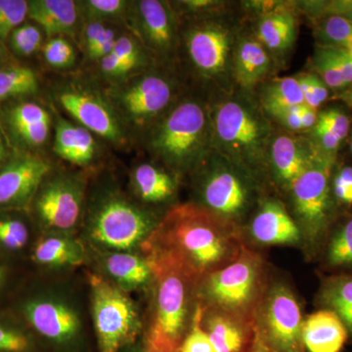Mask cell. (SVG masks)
<instances>
[{"label": "cell", "instance_id": "cell-29", "mask_svg": "<svg viewBox=\"0 0 352 352\" xmlns=\"http://www.w3.org/2000/svg\"><path fill=\"white\" fill-rule=\"evenodd\" d=\"M321 300L352 333V275L330 278L322 289Z\"/></svg>", "mask_w": 352, "mask_h": 352}, {"label": "cell", "instance_id": "cell-42", "mask_svg": "<svg viewBox=\"0 0 352 352\" xmlns=\"http://www.w3.org/2000/svg\"><path fill=\"white\" fill-rule=\"evenodd\" d=\"M314 68L317 75L328 87L338 89L346 87V82L340 75L327 46H321L315 52Z\"/></svg>", "mask_w": 352, "mask_h": 352}, {"label": "cell", "instance_id": "cell-58", "mask_svg": "<svg viewBox=\"0 0 352 352\" xmlns=\"http://www.w3.org/2000/svg\"><path fill=\"white\" fill-rule=\"evenodd\" d=\"M342 17H346L347 18V19L351 20L352 22V2L349 10L346 11V14H344V15L342 16Z\"/></svg>", "mask_w": 352, "mask_h": 352}, {"label": "cell", "instance_id": "cell-53", "mask_svg": "<svg viewBox=\"0 0 352 352\" xmlns=\"http://www.w3.org/2000/svg\"><path fill=\"white\" fill-rule=\"evenodd\" d=\"M308 78H309L310 85L314 90L315 98L321 105L322 103L327 100L328 87L317 75H308Z\"/></svg>", "mask_w": 352, "mask_h": 352}, {"label": "cell", "instance_id": "cell-61", "mask_svg": "<svg viewBox=\"0 0 352 352\" xmlns=\"http://www.w3.org/2000/svg\"><path fill=\"white\" fill-rule=\"evenodd\" d=\"M344 50H346V52L349 53V54L351 55V57L352 58V44L351 45H349V47L344 48Z\"/></svg>", "mask_w": 352, "mask_h": 352}, {"label": "cell", "instance_id": "cell-45", "mask_svg": "<svg viewBox=\"0 0 352 352\" xmlns=\"http://www.w3.org/2000/svg\"><path fill=\"white\" fill-rule=\"evenodd\" d=\"M120 32L118 31L117 28L110 27L108 25L107 29L102 34L100 39L98 43L95 44L94 48H92L90 52H88L85 57L89 62H97L100 61L102 58L107 56L112 52L113 47H115L116 43H117L118 38H119Z\"/></svg>", "mask_w": 352, "mask_h": 352}, {"label": "cell", "instance_id": "cell-25", "mask_svg": "<svg viewBox=\"0 0 352 352\" xmlns=\"http://www.w3.org/2000/svg\"><path fill=\"white\" fill-rule=\"evenodd\" d=\"M80 245L69 233L52 232L38 241L32 252L36 263L50 267L78 265L83 261Z\"/></svg>", "mask_w": 352, "mask_h": 352}, {"label": "cell", "instance_id": "cell-10", "mask_svg": "<svg viewBox=\"0 0 352 352\" xmlns=\"http://www.w3.org/2000/svg\"><path fill=\"white\" fill-rule=\"evenodd\" d=\"M333 164V155L321 151L289 188L300 227L308 239L314 242L324 233L331 217Z\"/></svg>", "mask_w": 352, "mask_h": 352}, {"label": "cell", "instance_id": "cell-46", "mask_svg": "<svg viewBox=\"0 0 352 352\" xmlns=\"http://www.w3.org/2000/svg\"><path fill=\"white\" fill-rule=\"evenodd\" d=\"M109 25L97 21L85 20L80 32V46L85 55L91 51L95 44L98 43L102 34L107 29Z\"/></svg>", "mask_w": 352, "mask_h": 352}, {"label": "cell", "instance_id": "cell-26", "mask_svg": "<svg viewBox=\"0 0 352 352\" xmlns=\"http://www.w3.org/2000/svg\"><path fill=\"white\" fill-rule=\"evenodd\" d=\"M132 188L141 201L164 203L175 193V182L166 171L152 164H139L131 173Z\"/></svg>", "mask_w": 352, "mask_h": 352}, {"label": "cell", "instance_id": "cell-19", "mask_svg": "<svg viewBox=\"0 0 352 352\" xmlns=\"http://www.w3.org/2000/svg\"><path fill=\"white\" fill-rule=\"evenodd\" d=\"M321 151L302 139L282 134L271 142L270 162L278 180L291 188Z\"/></svg>", "mask_w": 352, "mask_h": 352}, {"label": "cell", "instance_id": "cell-63", "mask_svg": "<svg viewBox=\"0 0 352 352\" xmlns=\"http://www.w3.org/2000/svg\"><path fill=\"white\" fill-rule=\"evenodd\" d=\"M351 152H352V138H351Z\"/></svg>", "mask_w": 352, "mask_h": 352}, {"label": "cell", "instance_id": "cell-21", "mask_svg": "<svg viewBox=\"0 0 352 352\" xmlns=\"http://www.w3.org/2000/svg\"><path fill=\"white\" fill-rule=\"evenodd\" d=\"M94 136L80 124L60 118L55 124L53 151L74 166L87 168L94 163L98 154Z\"/></svg>", "mask_w": 352, "mask_h": 352}, {"label": "cell", "instance_id": "cell-41", "mask_svg": "<svg viewBox=\"0 0 352 352\" xmlns=\"http://www.w3.org/2000/svg\"><path fill=\"white\" fill-rule=\"evenodd\" d=\"M30 230L23 220L15 217L0 219V247L19 251L28 244Z\"/></svg>", "mask_w": 352, "mask_h": 352}, {"label": "cell", "instance_id": "cell-56", "mask_svg": "<svg viewBox=\"0 0 352 352\" xmlns=\"http://www.w3.org/2000/svg\"><path fill=\"white\" fill-rule=\"evenodd\" d=\"M8 157V150H7L6 141H4L3 135L0 132V166H3L4 162Z\"/></svg>", "mask_w": 352, "mask_h": 352}, {"label": "cell", "instance_id": "cell-15", "mask_svg": "<svg viewBox=\"0 0 352 352\" xmlns=\"http://www.w3.org/2000/svg\"><path fill=\"white\" fill-rule=\"evenodd\" d=\"M258 273L256 258L250 254H241L232 263L210 274L206 294L219 307L241 311L254 300Z\"/></svg>", "mask_w": 352, "mask_h": 352}, {"label": "cell", "instance_id": "cell-54", "mask_svg": "<svg viewBox=\"0 0 352 352\" xmlns=\"http://www.w3.org/2000/svg\"><path fill=\"white\" fill-rule=\"evenodd\" d=\"M300 120H302V131L314 129L315 124H317V120H318L316 110L303 104L300 106Z\"/></svg>", "mask_w": 352, "mask_h": 352}, {"label": "cell", "instance_id": "cell-2", "mask_svg": "<svg viewBox=\"0 0 352 352\" xmlns=\"http://www.w3.org/2000/svg\"><path fill=\"white\" fill-rule=\"evenodd\" d=\"M212 116L197 99L176 102L148 131L150 152L175 173L198 168L212 149Z\"/></svg>", "mask_w": 352, "mask_h": 352}, {"label": "cell", "instance_id": "cell-37", "mask_svg": "<svg viewBox=\"0 0 352 352\" xmlns=\"http://www.w3.org/2000/svg\"><path fill=\"white\" fill-rule=\"evenodd\" d=\"M43 31L34 24H22L9 36L11 50L19 56H32L41 50L43 45Z\"/></svg>", "mask_w": 352, "mask_h": 352}, {"label": "cell", "instance_id": "cell-30", "mask_svg": "<svg viewBox=\"0 0 352 352\" xmlns=\"http://www.w3.org/2000/svg\"><path fill=\"white\" fill-rule=\"evenodd\" d=\"M261 104L271 116L303 105L305 100L298 78H282L270 83L261 94Z\"/></svg>", "mask_w": 352, "mask_h": 352}, {"label": "cell", "instance_id": "cell-34", "mask_svg": "<svg viewBox=\"0 0 352 352\" xmlns=\"http://www.w3.org/2000/svg\"><path fill=\"white\" fill-rule=\"evenodd\" d=\"M112 52L124 65L129 76L147 71L149 53L131 32H120Z\"/></svg>", "mask_w": 352, "mask_h": 352}, {"label": "cell", "instance_id": "cell-7", "mask_svg": "<svg viewBox=\"0 0 352 352\" xmlns=\"http://www.w3.org/2000/svg\"><path fill=\"white\" fill-rule=\"evenodd\" d=\"M175 83L157 72L145 71L111 85L106 96L126 131H149L175 104Z\"/></svg>", "mask_w": 352, "mask_h": 352}, {"label": "cell", "instance_id": "cell-8", "mask_svg": "<svg viewBox=\"0 0 352 352\" xmlns=\"http://www.w3.org/2000/svg\"><path fill=\"white\" fill-rule=\"evenodd\" d=\"M95 339L99 352H120L138 342L141 322L124 289L99 275L89 278Z\"/></svg>", "mask_w": 352, "mask_h": 352}, {"label": "cell", "instance_id": "cell-62", "mask_svg": "<svg viewBox=\"0 0 352 352\" xmlns=\"http://www.w3.org/2000/svg\"><path fill=\"white\" fill-rule=\"evenodd\" d=\"M4 55V48L3 46H2V43L0 41V58L3 56Z\"/></svg>", "mask_w": 352, "mask_h": 352}, {"label": "cell", "instance_id": "cell-31", "mask_svg": "<svg viewBox=\"0 0 352 352\" xmlns=\"http://www.w3.org/2000/svg\"><path fill=\"white\" fill-rule=\"evenodd\" d=\"M206 332L215 351L245 352L247 337L235 321L217 315L208 320Z\"/></svg>", "mask_w": 352, "mask_h": 352}, {"label": "cell", "instance_id": "cell-5", "mask_svg": "<svg viewBox=\"0 0 352 352\" xmlns=\"http://www.w3.org/2000/svg\"><path fill=\"white\" fill-rule=\"evenodd\" d=\"M22 314L47 352H90L82 308L64 292H41L23 302Z\"/></svg>", "mask_w": 352, "mask_h": 352}, {"label": "cell", "instance_id": "cell-55", "mask_svg": "<svg viewBox=\"0 0 352 352\" xmlns=\"http://www.w3.org/2000/svg\"><path fill=\"white\" fill-rule=\"evenodd\" d=\"M251 352H279L275 351L274 349H272L263 340V338L261 337V333H259L258 329L254 328V337H252V346H251Z\"/></svg>", "mask_w": 352, "mask_h": 352}, {"label": "cell", "instance_id": "cell-14", "mask_svg": "<svg viewBox=\"0 0 352 352\" xmlns=\"http://www.w3.org/2000/svg\"><path fill=\"white\" fill-rule=\"evenodd\" d=\"M264 320L256 326L263 340L279 352H305L302 315L300 305L288 288L271 289L264 307Z\"/></svg>", "mask_w": 352, "mask_h": 352}, {"label": "cell", "instance_id": "cell-38", "mask_svg": "<svg viewBox=\"0 0 352 352\" xmlns=\"http://www.w3.org/2000/svg\"><path fill=\"white\" fill-rule=\"evenodd\" d=\"M318 34L327 46L349 47L352 44V22L342 16H330L319 27Z\"/></svg>", "mask_w": 352, "mask_h": 352}, {"label": "cell", "instance_id": "cell-40", "mask_svg": "<svg viewBox=\"0 0 352 352\" xmlns=\"http://www.w3.org/2000/svg\"><path fill=\"white\" fill-rule=\"evenodd\" d=\"M29 1L25 0H0V41L8 39L16 28L28 18Z\"/></svg>", "mask_w": 352, "mask_h": 352}, {"label": "cell", "instance_id": "cell-50", "mask_svg": "<svg viewBox=\"0 0 352 352\" xmlns=\"http://www.w3.org/2000/svg\"><path fill=\"white\" fill-rule=\"evenodd\" d=\"M300 106L281 111V112L274 113L272 117L275 118L278 122H281L289 131H302V120H300Z\"/></svg>", "mask_w": 352, "mask_h": 352}, {"label": "cell", "instance_id": "cell-17", "mask_svg": "<svg viewBox=\"0 0 352 352\" xmlns=\"http://www.w3.org/2000/svg\"><path fill=\"white\" fill-rule=\"evenodd\" d=\"M230 164L217 162L201 180L200 194L210 212L224 217H238L247 208L248 191Z\"/></svg>", "mask_w": 352, "mask_h": 352}, {"label": "cell", "instance_id": "cell-12", "mask_svg": "<svg viewBox=\"0 0 352 352\" xmlns=\"http://www.w3.org/2000/svg\"><path fill=\"white\" fill-rule=\"evenodd\" d=\"M41 223L51 232L69 233L82 217L85 183L69 173L48 175L34 198Z\"/></svg>", "mask_w": 352, "mask_h": 352}, {"label": "cell", "instance_id": "cell-13", "mask_svg": "<svg viewBox=\"0 0 352 352\" xmlns=\"http://www.w3.org/2000/svg\"><path fill=\"white\" fill-rule=\"evenodd\" d=\"M126 24L150 56L166 61L175 54L179 36L175 14L168 2L132 1Z\"/></svg>", "mask_w": 352, "mask_h": 352}, {"label": "cell", "instance_id": "cell-60", "mask_svg": "<svg viewBox=\"0 0 352 352\" xmlns=\"http://www.w3.org/2000/svg\"><path fill=\"white\" fill-rule=\"evenodd\" d=\"M4 279V270L3 268L0 267V284L2 283Z\"/></svg>", "mask_w": 352, "mask_h": 352}, {"label": "cell", "instance_id": "cell-9", "mask_svg": "<svg viewBox=\"0 0 352 352\" xmlns=\"http://www.w3.org/2000/svg\"><path fill=\"white\" fill-rule=\"evenodd\" d=\"M190 65L210 82L228 80L233 75L235 36L230 25L215 18H196L182 34Z\"/></svg>", "mask_w": 352, "mask_h": 352}, {"label": "cell", "instance_id": "cell-4", "mask_svg": "<svg viewBox=\"0 0 352 352\" xmlns=\"http://www.w3.org/2000/svg\"><path fill=\"white\" fill-rule=\"evenodd\" d=\"M156 298L151 323L142 344L147 352H180L187 333L188 279L193 273L179 258L160 250L152 258Z\"/></svg>", "mask_w": 352, "mask_h": 352}, {"label": "cell", "instance_id": "cell-48", "mask_svg": "<svg viewBox=\"0 0 352 352\" xmlns=\"http://www.w3.org/2000/svg\"><path fill=\"white\" fill-rule=\"evenodd\" d=\"M314 129L315 138L322 151L329 155H333V153L337 152L342 141L321 122H317Z\"/></svg>", "mask_w": 352, "mask_h": 352}, {"label": "cell", "instance_id": "cell-16", "mask_svg": "<svg viewBox=\"0 0 352 352\" xmlns=\"http://www.w3.org/2000/svg\"><path fill=\"white\" fill-rule=\"evenodd\" d=\"M51 173L41 156L23 153L0 168V208H21L34 200L41 183Z\"/></svg>", "mask_w": 352, "mask_h": 352}, {"label": "cell", "instance_id": "cell-35", "mask_svg": "<svg viewBox=\"0 0 352 352\" xmlns=\"http://www.w3.org/2000/svg\"><path fill=\"white\" fill-rule=\"evenodd\" d=\"M0 352H47L34 333L0 321Z\"/></svg>", "mask_w": 352, "mask_h": 352}, {"label": "cell", "instance_id": "cell-32", "mask_svg": "<svg viewBox=\"0 0 352 352\" xmlns=\"http://www.w3.org/2000/svg\"><path fill=\"white\" fill-rule=\"evenodd\" d=\"M38 78L32 69L13 66L0 69V104L8 99L36 94Z\"/></svg>", "mask_w": 352, "mask_h": 352}, {"label": "cell", "instance_id": "cell-57", "mask_svg": "<svg viewBox=\"0 0 352 352\" xmlns=\"http://www.w3.org/2000/svg\"><path fill=\"white\" fill-rule=\"evenodd\" d=\"M120 352H147L144 349V346H143L142 342L139 344L138 342H134V344H131V346L124 347V349H122Z\"/></svg>", "mask_w": 352, "mask_h": 352}, {"label": "cell", "instance_id": "cell-47", "mask_svg": "<svg viewBox=\"0 0 352 352\" xmlns=\"http://www.w3.org/2000/svg\"><path fill=\"white\" fill-rule=\"evenodd\" d=\"M333 194L338 200L352 205V168L346 166L336 175L333 182Z\"/></svg>", "mask_w": 352, "mask_h": 352}, {"label": "cell", "instance_id": "cell-11", "mask_svg": "<svg viewBox=\"0 0 352 352\" xmlns=\"http://www.w3.org/2000/svg\"><path fill=\"white\" fill-rule=\"evenodd\" d=\"M54 98L76 124L94 135L116 146L126 144L127 131L106 95L82 83L69 82L55 89Z\"/></svg>", "mask_w": 352, "mask_h": 352}, {"label": "cell", "instance_id": "cell-33", "mask_svg": "<svg viewBox=\"0 0 352 352\" xmlns=\"http://www.w3.org/2000/svg\"><path fill=\"white\" fill-rule=\"evenodd\" d=\"M80 16L85 20L97 21L104 24L126 23L131 1L126 0H85L78 1Z\"/></svg>", "mask_w": 352, "mask_h": 352}, {"label": "cell", "instance_id": "cell-20", "mask_svg": "<svg viewBox=\"0 0 352 352\" xmlns=\"http://www.w3.org/2000/svg\"><path fill=\"white\" fill-rule=\"evenodd\" d=\"M78 2L73 0H32L28 18L48 38L73 36L80 20Z\"/></svg>", "mask_w": 352, "mask_h": 352}, {"label": "cell", "instance_id": "cell-23", "mask_svg": "<svg viewBox=\"0 0 352 352\" xmlns=\"http://www.w3.org/2000/svg\"><path fill=\"white\" fill-rule=\"evenodd\" d=\"M347 337L344 322L332 310H319L303 321L302 342L308 352H340Z\"/></svg>", "mask_w": 352, "mask_h": 352}, {"label": "cell", "instance_id": "cell-28", "mask_svg": "<svg viewBox=\"0 0 352 352\" xmlns=\"http://www.w3.org/2000/svg\"><path fill=\"white\" fill-rule=\"evenodd\" d=\"M256 38L266 50L281 53L289 50L296 38V20L288 10L268 14L259 21Z\"/></svg>", "mask_w": 352, "mask_h": 352}, {"label": "cell", "instance_id": "cell-44", "mask_svg": "<svg viewBox=\"0 0 352 352\" xmlns=\"http://www.w3.org/2000/svg\"><path fill=\"white\" fill-rule=\"evenodd\" d=\"M317 122L327 126L340 141L344 140L349 133V117L338 109H329V110L323 111L318 116Z\"/></svg>", "mask_w": 352, "mask_h": 352}, {"label": "cell", "instance_id": "cell-22", "mask_svg": "<svg viewBox=\"0 0 352 352\" xmlns=\"http://www.w3.org/2000/svg\"><path fill=\"white\" fill-rule=\"evenodd\" d=\"M254 239L266 245L295 244L302 231L281 204L266 201L252 222Z\"/></svg>", "mask_w": 352, "mask_h": 352}, {"label": "cell", "instance_id": "cell-24", "mask_svg": "<svg viewBox=\"0 0 352 352\" xmlns=\"http://www.w3.org/2000/svg\"><path fill=\"white\" fill-rule=\"evenodd\" d=\"M270 53L256 36L238 39L233 57V76L241 87L251 89L270 73Z\"/></svg>", "mask_w": 352, "mask_h": 352}, {"label": "cell", "instance_id": "cell-27", "mask_svg": "<svg viewBox=\"0 0 352 352\" xmlns=\"http://www.w3.org/2000/svg\"><path fill=\"white\" fill-rule=\"evenodd\" d=\"M104 264L108 274L122 289L140 288L153 278L150 261L131 252H112Z\"/></svg>", "mask_w": 352, "mask_h": 352}, {"label": "cell", "instance_id": "cell-39", "mask_svg": "<svg viewBox=\"0 0 352 352\" xmlns=\"http://www.w3.org/2000/svg\"><path fill=\"white\" fill-rule=\"evenodd\" d=\"M327 259L332 266H352V219L333 236L328 247Z\"/></svg>", "mask_w": 352, "mask_h": 352}, {"label": "cell", "instance_id": "cell-36", "mask_svg": "<svg viewBox=\"0 0 352 352\" xmlns=\"http://www.w3.org/2000/svg\"><path fill=\"white\" fill-rule=\"evenodd\" d=\"M41 53L44 61L53 69H69L76 61L75 47L64 36L48 38L41 47Z\"/></svg>", "mask_w": 352, "mask_h": 352}, {"label": "cell", "instance_id": "cell-3", "mask_svg": "<svg viewBox=\"0 0 352 352\" xmlns=\"http://www.w3.org/2000/svg\"><path fill=\"white\" fill-rule=\"evenodd\" d=\"M212 116V146L231 166L258 170L270 161L272 131L261 109L233 96L217 104Z\"/></svg>", "mask_w": 352, "mask_h": 352}, {"label": "cell", "instance_id": "cell-49", "mask_svg": "<svg viewBox=\"0 0 352 352\" xmlns=\"http://www.w3.org/2000/svg\"><path fill=\"white\" fill-rule=\"evenodd\" d=\"M327 47L346 85L352 83V58L351 55L344 48L335 47V46H327Z\"/></svg>", "mask_w": 352, "mask_h": 352}, {"label": "cell", "instance_id": "cell-6", "mask_svg": "<svg viewBox=\"0 0 352 352\" xmlns=\"http://www.w3.org/2000/svg\"><path fill=\"white\" fill-rule=\"evenodd\" d=\"M154 226L150 212L117 190L97 197L88 214L90 239L111 252H131L150 237Z\"/></svg>", "mask_w": 352, "mask_h": 352}, {"label": "cell", "instance_id": "cell-59", "mask_svg": "<svg viewBox=\"0 0 352 352\" xmlns=\"http://www.w3.org/2000/svg\"><path fill=\"white\" fill-rule=\"evenodd\" d=\"M344 98H346V101L347 102V103L351 104V105L352 106V88L351 90H349V94L346 95V97H344Z\"/></svg>", "mask_w": 352, "mask_h": 352}, {"label": "cell", "instance_id": "cell-51", "mask_svg": "<svg viewBox=\"0 0 352 352\" xmlns=\"http://www.w3.org/2000/svg\"><path fill=\"white\" fill-rule=\"evenodd\" d=\"M184 8L185 12H208L219 6V2L208 0H192V1L178 2Z\"/></svg>", "mask_w": 352, "mask_h": 352}, {"label": "cell", "instance_id": "cell-52", "mask_svg": "<svg viewBox=\"0 0 352 352\" xmlns=\"http://www.w3.org/2000/svg\"><path fill=\"white\" fill-rule=\"evenodd\" d=\"M298 78V83H300V89H302L303 100H305V105L308 107L317 110V108L320 106L318 101L315 98L314 90H312L311 85H310L309 78L308 75L300 76Z\"/></svg>", "mask_w": 352, "mask_h": 352}, {"label": "cell", "instance_id": "cell-43", "mask_svg": "<svg viewBox=\"0 0 352 352\" xmlns=\"http://www.w3.org/2000/svg\"><path fill=\"white\" fill-rule=\"evenodd\" d=\"M203 311V308L198 305L192 320L191 328L183 340L180 352H217L207 332L201 328Z\"/></svg>", "mask_w": 352, "mask_h": 352}, {"label": "cell", "instance_id": "cell-18", "mask_svg": "<svg viewBox=\"0 0 352 352\" xmlns=\"http://www.w3.org/2000/svg\"><path fill=\"white\" fill-rule=\"evenodd\" d=\"M6 122L18 144L28 150L43 147L52 129L50 113L36 102L15 104L6 111Z\"/></svg>", "mask_w": 352, "mask_h": 352}, {"label": "cell", "instance_id": "cell-1", "mask_svg": "<svg viewBox=\"0 0 352 352\" xmlns=\"http://www.w3.org/2000/svg\"><path fill=\"white\" fill-rule=\"evenodd\" d=\"M166 249L193 274L217 267L235 256L236 237L227 219L195 205L171 210L157 231Z\"/></svg>", "mask_w": 352, "mask_h": 352}]
</instances>
